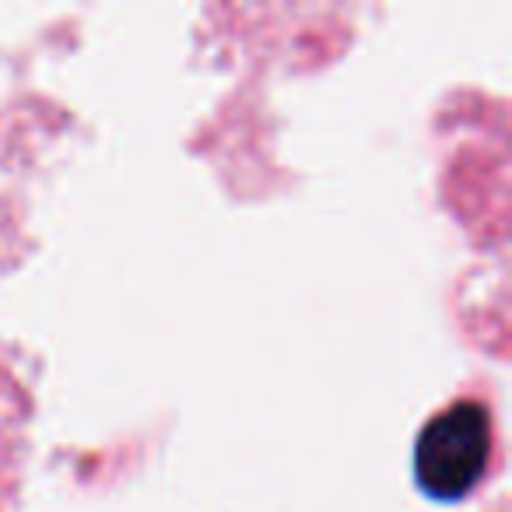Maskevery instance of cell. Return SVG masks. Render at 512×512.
Instances as JSON below:
<instances>
[{
	"label": "cell",
	"instance_id": "cell-1",
	"mask_svg": "<svg viewBox=\"0 0 512 512\" xmlns=\"http://www.w3.org/2000/svg\"><path fill=\"white\" fill-rule=\"evenodd\" d=\"M491 460V414L477 400H460L439 411L418 435L414 474L439 502H456L481 484Z\"/></svg>",
	"mask_w": 512,
	"mask_h": 512
}]
</instances>
